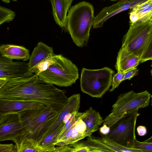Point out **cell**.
<instances>
[{"label": "cell", "mask_w": 152, "mask_h": 152, "mask_svg": "<svg viewBox=\"0 0 152 152\" xmlns=\"http://www.w3.org/2000/svg\"><path fill=\"white\" fill-rule=\"evenodd\" d=\"M110 0L111 1H120V0Z\"/></svg>", "instance_id": "37"}, {"label": "cell", "mask_w": 152, "mask_h": 152, "mask_svg": "<svg viewBox=\"0 0 152 152\" xmlns=\"http://www.w3.org/2000/svg\"><path fill=\"white\" fill-rule=\"evenodd\" d=\"M151 66H152V65H151Z\"/></svg>", "instance_id": "40"}, {"label": "cell", "mask_w": 152, "mask_h": 152, "mask_svg": "<svg viewBox=\"0 0 152 152\" xmlns=\"http://www.w3.org/2000/svg\"><path fill=\"white\" fill-rule=\"evenodd\" d=\"M1 0L3 2L6 3H8L10 2V0ZM13 1H17V0H11Z\"/></svg>", "instance_id": "36"}, {"label": "cell", "mask_w": 152, "mask_h": 152, "mask_svg": "<svg viewBox=\"0 0 152 152\" xmlns=\"http://www.w3.org/2000/svg\"><path fill=\"white\" fill-rule=\"evenodd\" d=\"M138 72V69L135 67L125 72L124 80H130L137 74Z\"/></svg>", "instance_id": "30"}, {"label": "cell", "mask_w": 152, "mask_h": 152, "mask_svg": "<svg viewBox=\"0 0 152 152\" xmlns=\"http://www.w3.org/2000/svg\"><path fill=\"white\" fill-rule=\"evenodd\" d=\"M147 0H121L110 6L104 7L94 17L93 28L102 27L104 23L111 17L129 9H131Z\"/></svg>", "instance_id": "11"}, {"label": "cell", "mask_w": 152, "mask_h": 152, "mask_svg": "<svg viewBox=\"0 0 152 152\" xmlns=\"http://www.w3.org/2000/svg\"><path fill=\"white\" fill-rule=\"evenodd\" d=\"M68 9L70 8L72 1L74 0H64Z\"/></svg>", "instance_id": "34"}, {"label": "cell", "mask_w": 152, "mask_h": 152, "mask_svg": "<svg viewBox=\"0 0 152 152\" xmlns=\"http://www.w3.org/2000/svg\"><path fill=\"white\" fill-rule=\"evenodd\" d=\"M152 61V33L148 46L141 58L140 63Z\"/></svg>", "instance_id": "28"}, {"label": "cell", "mask_w": 152, "mask_h": 152, "mask_svg": "<svg viewBox=\"0 0 152 152\" xmlns=\"http://www.w3.org/2000/svg\"><path fill=\"white\" fill-rule=\"evenodd\" d=\"M72 147V152H91L90 148L84 142H78L68 145Z\"/></svg>", "instance_id": "25"}, {"label": "cell", "mask_w": 152, "mask_h": 152, "mask_svg": "<svg viewBox=\"0 0 152 152\" xmlns=\"http://www.w3.org/2000/svg\"><path fill=\"white\" fill-rule=\"evenodd\" d=\"M16 145L17 152H40L37 143L27 137L24 138Z\"/></svg>", "instance_id": "23"}, {"label": "cell", "mask_w": 152, "mask_h": 152, "mask_svg": "<svg viewBox=\"0 0 152 152\" xmlns=\"http://www.w3.org/2000/svg\"><path fill=\"white\" fill-rule=\"evenodd\" d=\"M151 97L147 90L137 93L131 91L121 94L112 106L109 115H122L146 107L149 104Z\"/></svg>", "instance_id": "8"}, {"label": "cell", "mask_w": 152, "mask_h": 152, "mask_svg": "<svg viewBox=\"0 0 152 152\" xmlns=\"http://www.w3.org/2000/svg\"><path fill=\"white\" fill-rule=\"evenodd\" d=\"M152 33V20L130 24L121 48L141 57L146 49Z\"/></svg>", "instance_id": "7"}, {"label": "cell", "mask_w": 152, "mask_h": 152, "mask_svg": "<svg viewBox=\"0 0 152 152\" xmlns=\"http://www.w3.org/2000/svg\"><path fill=\"white\" fill-rule=\"evenodd\" d=\"M37 74L46 82L60 87L71 86L79 77L76 65L61 54L57 55L55 62L46 70Z\"/></svg>", "instance_id": "4"}, {"label": "cell", "mask_w": 152, "mask_h": 152, "mask_svg": "<svg viewBox=\"0 0 152 152\" xmlns=\"http://www.w3.org/2000/svg\"><path fill=\"white\" fill-rule=\"evenodd\" d=\"M33 73L30 71L28 63L13 61L12 60L0 56V79L7 81L20 78Z\"/></svg>", "instance_id": "12"}, {"label": "cell", "mask_w": 152, "mask_h": 152, "mask_svg": "<svg viewBox=\"0 0 152 152\" xmlns=\"http://www.w3.org/2000/svg\"><path fill=\"white\" fill-rule=\"evenodd\" d=\"M15 16V13L11 9L0 6V24L12 21Z\"/></svg>", "instance_id": "24"}, {"label": "cell", "mask_w": 152, "mask_h": 152, "mask_svg": "<svg viewBox=\"0 0 152 152\" xmlns=\"http://www.w3.org/2000/svg\"><path fill=\"white\" fill-rule=\"evenodd\" d=\"M143 142H152V136L150 138L144 140Z\"/></svg>", "instance_id": "35"}, {"label": "cell", "mask_w": 152, "mask_h": 152, "mask_svg": "<svg viewBox=\"0 0 152 152\" xmlns=\"http://www.w3.org/2000/svg\"><path fill=\"white\" fill-rule=\"evenodd\" d=\"M66 91L48 83L37 74L7 81L0 88V98L9 99L32 100L61 111L67 103Z\"/></svg>", "instance_id": "1"}, {"label": "cell", "mask_w": 152, "mask_h": 152, "mask_svg": "<svg viewBox=\"0 0 152 152\" xmlns=\"http://www.w3.org/2000/svg\"><path fill=\"white\" fill-rule=\"evenodd\" d=\"M87 137L84 142L90 148L91 152H143L141 150L122 146L106 135H102L100 137Z\"/></svg>", "instance_id": "13"}, {"label": "cell", "mask_w": 152, "mask_h": 152, "mask_svg": "<svg viewBox=\"0 0 152 152\" xmlns=\"http://www.w3.org/2000/svg\"><path fill=\"white\" fill-rule=\"evenodd\" d=\"M130 10V23L152 20V0H148Z\"/></svg>", "instance_id": "18"}, {"label": "cell", "mask_w": 152, "mask_h": 152, "mask_svg": "<svg viewBox=\"0 0 152 152\" xmlns=\"http://www.w3.org/2000/svg\"><path fill=\"white\" fill-rule=\"evenodd\" d=\"M72 147L68 145L58 146L56 147L53 152H72Z\"/></svg>", "instance_id": "31"}, {"label": "cell", "mask_w": 152, "mask_h": 152, "mask_svg": "<svg viewBox=\"0 0 152 152\" xmlns=\"http://www.w3.org/2000/svg\"><path fill=\"white\" fill-rule=\"evenodd\" d=\"M138 110L126 113L111 121L108 126L110 132L106 136L122 146L133 148L136 139L135 131L137 119L140 115Z\"/></svg>", "instance_id": "6"}, {"label": "cell", "mask_w": 152, "mask_h": 152, "mask_svg": "<svg viewBox=\"0 0 152 152\" xmlns=\"http://www.w3.org/2000/svg\"><path fill=\"white\" fill-rule=\"evenodd\" d=\"M45 106L41 102L34 101L9 99L0 98V114L41 108Z\"/></svg>", "instance_id": "14"}, {"label": "cell", "mask_w": 152, "mask_h": 152, "mask_svg": "<svg viewBox=\"0 0 152 152\" xmlns=\"http://www.w3.org/2000/svg\"><path fill=\"white\" fill-rule=\"evenodd\" d=\"M140 60L141 57L121 48L118 53L115 67L117 72H125L136 67Z\"/></svg>", "instance_id": "16"}, {"label": "cell", "mask_w": 152, "mask_h": 152, "mask_svg": "<svg viewBox=\"0 0 152 152\" xmlns=\"http://www.w3.org/2000/svg\"><path fill=\"white\" fill-rule=\"evenodd\" d=\"M151 76H152V69H151Z\"/></svg>", "instance_id": "38"}, {"label": "cell", "mask_w": 152, "mask_h": 152, "mask_svg": "<svg viewBox=\"0 0 152 152\" xmlns=\"http://www.w3.org/2000/svg\"><path fill=\"white\" fill-rule=\"evenodd\" d=\"M24 129L18 112L0 114V141L11 140L15 144L23 138Z\"/></svg>", "instance_id": "9"}, {"label": "cell", "mask_w": 152, "mask_h": 152, "mask_svg": "<svg viewBox=\"0 0 152 152\" xmlns=\"http://www.w3.org/2000/svg\"><path fill=\"white\" fill-rule=\"evenodd\" d=\"M110 128L108 126L105 124H103V126L99 129V131L102 135H106L108 134L110 132Z\"/></svg>", "instance_id": "32"}, {"label": "cell", "mask_w": 152, "mask_h": 152, "mask_svg": "<svg viewBox=\"0 0 152 152\" xmlns=\"http://www.w3.org/2000/svg\"><path fill=\"white\" fill-rule=\"evenodd\" d=\"M137 131L139 136H143L146 134L147 132L146 127L144 126H139L137 128Z\"/></svg>", "instance_id": "33"}, {"label": "cell", "mask_w": 152, "mask_h": 152, "mask_svg": "<svg viewBox=\"0 0 152 152\" xmlns=\"http://www.w3.org/2000/svg\"><path fill=\"white\" fill-rule=\"evenodd\" d=\"M1 55L11 59L27 61L30 56L29 51L23 46L12 44H4L0 46Z\"/></svg>", "instance_id": "19"}, {"label": "cell", "mask_w": 152, "mask_h": 152, "mask_svg": "<svg viewBox=\"0 0 152 152\" xmlns=\"http://www.w3.org/2000/svg\"><path fill=\"white\" fill-rule=\"evenodd\" d=\"M81 115L76 122L63 135L58 138L59 142L63 145H68L78 142L86 137V127L81 119Z\"/></svg>", "instance_id": "15"}, {"label": "cell", "mask_w": 152, "mask_h": 152, "mask_svg": "<svg viewBox=\"0 0 152 152\" xmlns=\"http://www.w3.org/2000/svg\"></svg>", "instance_id": "41"}, {"label": "cell", "mask_w": 152, "mask_h": 152, "mask_svg": "<svg viewBox=\"0 0 152 152\" xmlns=\"http://www.w3.org/2000/svg\"><path fill=\"white\" fill-rule=\"evenodd\" d=\"M133 148L142 150L143 152L152 151V142H141L136 139Z\"/></svg>", "instance_id": "27"}, {"label": "cell", "mask_w": 152, "mask_h": 152, "mask_svg": "<svg viewBox=\"0 0 152 152\" xmlns=\"http://www.w3.org/2000/svg\"><path fill=\"white\" fill-rule=\"evenodd\" d=\"M81 119L86 125L87 137L91 136L93 133L97 131L99 126L104 122L99 112L92 107L82 113Z\"/></svg>", "instance_id": "20"}, {"label": "cell", "mask_w": 152, "mask_h": 152, "mask_svg": "<svg viewBox=\"0 0 152 152\" xmlns=\"http://www.w3.org/2000/svg\"><path fill=\"white\" fill-rule=\"evenodd\" d=\"M80 94H73L68 98L67 103L59 114L54 123L45 134L41 142L63 122L64 120L67 115L78 111L80 106Z\"/></svg>", "instance_id": "17"}, {"label": "cell", "mask_w": 152, "mask_h": 152, "mask_svg": "<svg viewBox=\"0 0 152 152\" xmlns=\"http://www.w3.org/2000/svg\"><path fill=\"white\" fill-rule=\"evenodd\" d=\"M64 123L63 121L56 129L38 143L37 146L40 152H53L57 138L63 129Z\"/></svg>", "instance_id": "22"}, {"label": "cell", "mask_w": 152, "mask_h": 152, "mask_svg": "<svg viewBox=\"0 0 152 152\" xmlns=\"http://www.w3.org/2000/svg\"><path fill=\"white\" fill-rule=\"evenodd\" d=\"M0 152H17L16 145L12 143L0 144Z\"/></svg>", "instance_id": "29"}, {"label": "cell", "mask_w": 152, "mask_h": 152, "mask_svg": "<svg viewBox=\"0 0 152 152\" xmlns=\"http://www.w3.org/2000/svg\"><path fill=\"white\" fill-rule=\"evenodd\" d=\"M114 73L108 67L97 69L83 68L80 78L81 91L92 97H102L111 86Z\"/></svg>", "instance_id": "5"}, {"label": "cell", "mask_w": 152, "mask_h": 152, "mask_svg": "<svg viewBox=\"0 0 152 152\" xmlns=\"http://www.w3.org/2000/svg\"><path fill=\"white\" fill-rule=\"evenodd\" d=\"M151 105H152V95L151 96Z\"/></svg>", "instance_id": "39"}, {"label": "cell", "mask_w": 152, "mask_h": 152, "mask_svg": "<svg viewBox=\"0 0 152 152\" xmlns=\"http://www.w3.org/2000/svg\"><path fill=\"white\" fill-rule=\"evenodd\" d=\"M61 111L45 106L41 108L18 112L24 129L23 139H30L37 145Z\"/></svg>", "instance_id": "2"}, {"label": "cell", "mask_w": 152, "mask_h": 152, "mask_svg": "<svg viewBox=\"0 0 152 152\" xmlns=\"http://www.w3.org/2000/svg\"><path fill=\"white\" fill-rule=\"evenodd\" d=\"M125 72H118L113 75L112 80L110 91H112L118 87L120 83L124 80Z\"/></svg>", "instance_id": "26"}, {"label": "cell", "mask_w": 152, "mask_h": 152, "mask_svg": "<svg viewBox=\"0 0 152 152\" xmlns=\"http://www.w3.org/2000/svg\"><path fill=\"white\" fill-rule=\"evenodd\" d=\"M55 21L62 28L66 29L68 10L64 0H50Z\"/></svg>", "instance_id": "21"}, {"label": "cell", "mask_w": 152, "mask_h": 152, "mask_svg": "<svg viewBox=\"0 0 152 152\" xmlns=\"http://www.w3.org/2000/svg\"><path fill=\"white\" fill-rule=\"evenodd\" d=\"M57 55L54 54L53 48L42 42H39L34 49L28 63L30 71L37 74L46 70L53 64Z\"/></svg>", "instance_id": "10"}, {"label": "cell", "mask_w": 152, "mask_h": 152, "mask_svg": "<svg viewBox=\"0 0 152 152\" xmlns=\"http://www.w3.org/2000/svg\"><path fill=\"white\" fill-rule=\"evenodd\" d=\"M94 17L93 5L85 1L77 3L69 10L67 30L77 46L82 47L87 45Z\"/></svg>", "instance_id": "3"}]
</instances>
